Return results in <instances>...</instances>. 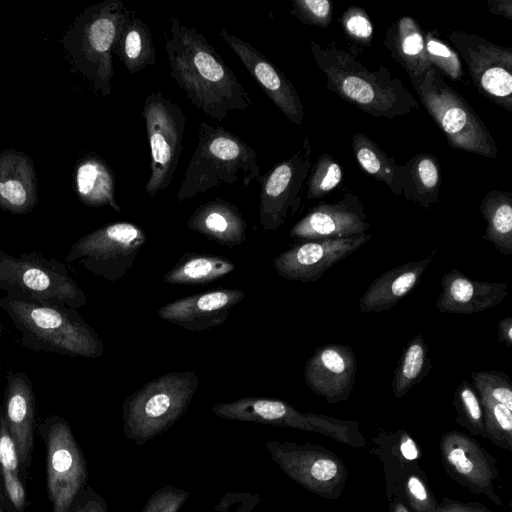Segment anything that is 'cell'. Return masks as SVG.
<instances>
[{"label":"cell","mask_w":512,"mask_h":512,"mask_svg":"<svg viewBox=\"0 0 512 512\" xmlns=\"http://www.w3.org/2000/svg\"><path fill=\"white\" fill-rule=\"evenodd\" d=\"M190 493L182 488L166 485L154 491L142 512H179Z\"/></svg>","instance_id":"obj_42"},{"label":"cell","mask_w":512,"mask_h":512,"mask_svg":"<svg viewBox=\"0 0 512 512\" xmlns=\"http://www.w3.org/2000/svg\"><path fill=\"white\" fill-rule=\"evenodd\" d=\"M310 171L307 182V200L326 196L340 184L343 177L341 166L329 154L320 156Z\"/></svg>","instance_id":"obj_37"},{"label":"cell","mask_w":512,"mask_h":512,"mask_svg":"<svg viewBox=\"0 0 512 512\" xmlns=\"http://www.w3.org/2000/svg\"><path fill=\"white\" fill-rule=\"evenodd\" d=\"M311 145L304 137L299 150L260 176L259 222L263 230L275 231L301 206L304 183L312 167Z\"/></svg>","instance_id":"obj_9"},{"label":"cell","mask_w":512,"mask_h":512,"mask_svg":"<svg viewBox=\"0 0 512 512\" xmlns=\"http://www.w3.org/2000/svg\"><path fill=\"white\" fill-rule=\"evenodd\" d=\"M440 284L435 306L442 313H479L499 305L508 295L506 283L473 280L457 268L446 272Z\"/></svg>","instance_id":"obj_22"},{"label":"cell","mask_w":512,"mask_h":512,"mask_svg":"<svg viewBox=\"0 0 512 512\" xmlns=\"http://www.w3.org/2000/svg\"><path fill=\"white\" fill-rule=\"evenodd\" d=\"M472 386L480 398L492 400L512 410V383L499 370H480L470 373Z\"/></svg>","instance_id":"obj_38"},{"label":"cell","mask_w":512,"mask_h":512,"mask_svg":"<svg viewBox=\"0 0 512 512\" xmlns=\"http://www.w3.org/2000/svg\"><path fill=\"white\" fill-rule=\"evenodd\" d=\"M383 42L411 81L433 68L425 50L423 31L412 17L403 16L392 22Z\"/></svg>","instance_id":"obj_26"},{"label":"cell","mask_w":512,"mask_h":512,"mask_svg":"<svg viewBox=\"0 0 512 512\" xmlns=\"http://www.w3.org/2000/svg\"><path fill=\"white\" fill-rule=\"evenodd\" d=\"M15 444L19 464L27 470L31 464L35 435V402L29 384L19 377L9 381L3 415Z\"/></svg>","instance_id":"obj_24"},{"label":"cell","mask_w":512,"mask_h":512,"mask_svg":"<svg viewBox=\"0 0 512 512\" xmlns=\"http://www.w3.org/2000/svg\"><path fill=\"white\" fill-rule=\"evenodd\" d=\"M312 56L326 77V88L363 112L393 119L419 109L402 80L384 65L370 71L349 52L310 41Z\"/></svg>","instance_id":"obj_2"},{"label":"cell","mask_w":512,"mask_h":512,"mask_svg":"<svg viewBox=\"0 0 512 512\" xmlns=\"http://www.w3.org/2000/svg\"><path fill=\"white\" fill-rule=\"evenodd\" d=\"M0 279L37 299L85 303L83 292L73 280L36 261L8 257L0 264Z\"/></svg>","instance_id":"obj_21"},{"label":"cell","mask_w":512,"mask_h":512,"mask_svg":"<svg viewBox=\"0 0 512 512\" xmlns=\"http://www.w3.org/2000/svg\"><path fill=\"white\" fill-rule=\"evenodd\" d=\"M436 512H492L481 503L468 502L463 503L449 498H443L438 503Z\"/></svg>","instance_id":"obj_47"},{"label":"cell","mask_w":512,"mask_h":512,"mask_svg":"<svg viewBox=\"0 0 512 512\" xmlns=\"http://www.w3.org/2000/svg\"><path fill=\"white\" fill-rule=\"evenodd\" d=\"M259 494L249 492H228L214 507L216 512H252L260 503Z\"/></svg>","instance_id":"obj_44"},{"label":"cell","mask_w":512,"mask_h":512,"mask_svg":"<svg viewBox=\"0 0 512 512\" xmlns=\"http://www.w3.org/2000/svg\"><path fill=\"white\" fill-rule=\"evenodd\" d=\"M260 177L257 152L243 139L221 126L202 121L196 148L176 194L184 202L210 188L241 181L248 187Z\"/></svg>","instance_id":"obj_3"},{"label":"cell","mask_w":512,"mask_h":512,"mask_svg":"<svg viewBox=\"0 0 512 512\" xmlns=\"http://www.w3.org/2000/svg\"><path fill=\"white\" fill-rule=\"evenodd\" d=\"M487 9L494 15L503 16L508 20H512L511 0H488Z\"/></svg>","instance_id":"obj_49"},{"label":"cell","mask_w":512,"mask_h":512,"mask_svg":"<svg viewBox=\"0 0 512 512\" xmlns=\"http://www.w3.org/2000/svg\"><path fill=\"white\" fill-rule=\"evenodd\" d=\"M142 117L150 147V176L145 193L154 197L173 181L183 151L186 117L160 90L146 96Z\"/></svg>","instance_id":"obj_6"},{"label":"cell","mask_w":512,"mask_h":512,"mask_svg":"<svg viewBox=\"0 0 512 512\" xmlns=\"http://www.w3.org/2000/svg\"><path fill=\"white\" fill-rule=\"evenodd\" d=\"M449 40L466 63L478 92L512 112V50L473 33L455 30Z\"/></svg>","instance_id":"obj_10"},{"label":"cell","mask_w":512,"mask_h":512,"mask_svg":"<svg viewBox=\"0 0 512 512\" xmlns=\"http://www.w3.org/2000/svg\"><path fill=\"white\" fill-rule=\"evenodd\" d=\"M497 339L507 348H512V316H506L498 322Z\"/></svg>","instance_id":"obj_48"},{"label":"cell","mask_w":512,"mask_h":512,"mask_svg":"<svg viewBox=\"0 0 512 512\" xmlns=\"http://www.w3.org/2000/svg\"><path fill=\"white\" fill-rule=\"evenodd\" d=\"M433 365L428 345L422 334L415 335L403 349L391 383L396 398L405 397L416 384L424 380Z\"/></svg>","instance_id":"obj_33"},{"label":"cell","mask_w":512,"mask_h":512,"mask_svg":"<svg viewBox=\"0 0 512 512\" xmlns=\"http://www.w3.org/2000/svg\"><path fill=\"white\" fill-rule=\"evenodd\" d=\"M46 447V490L52 512H68L86 486L87 463L69 424L53 418L42 430Z\"/></svg>","instance_id":"obj_7"},{"label":"cell","mask_w":512,"mask_h":512,"mask_svg":"<svg viewBox=\"0 0 512 512\" xmlns=\"http://www.w3.org/2000/svg\"><path fill=\"white\" fill-rule=\"evenodd\" d=\"M126 9L123 1L109 0L95 7L86 21V59L92 78L104 95L110 94L113 77L111 52Z\"/></svg>","instance_id":"obj_20"},{"label":"cell","mask_w":512,"mask_h":512,"mask_svg":"<svg viewBox=\"0 0 512 512\" xmlns=\"http://www.w3.org/2000/svg\"><path fill=\"white\" fill-rule=\"evenodd\" d=\"M455 421L470 434L486 438L483 408L472 384L463 379L456 387L453 398Z\"/></svg>","instance_id":"obj_35"},{"label":"cell","mask_w":512,"mask_h":512,"mask_svg":"<svg viewBox=\"0 0 512 512\" xmlns=\"http://www.w3.org/2000/svg\"><path fill=\"white\" fill-rule=\"evenodd\" d=\"M0 471L8 506L14 512H23L27 506L26 490L20 477L16 447L3 415H0Z\"/></svg>","instance_id":"obj_34"},{"label":"cell","mask_w":512,"mask_h":512,"mask_svg":"<svg viewBox=\"0 0 512 512\" xmlns=\"http://www.w3.org/2000/svg\"><path fill=\"white\" fill-rule=\"evenodd\" d=\"M170 76L188 100L208 117L223 121L230 112L245 111L252 99L236 74L203 34L169 17L165 41Z\"/></svg>","instance_id":"obj_1"},{"label":"cell","mask_w":512,"mask_h":512,"mask_svg":"<svg viewBox=\"0 0 512 512\" xmlns=\"http://www.w3.org/2000/svg\"><path fill=\"white\" fill-rule=\"evenodd\" d=\"M68 512H108L105 499L91 486H85Z\"/></svg>","instance_id":"obj_46"},{"label":"cell","mask_w":512,"mask_h":512,"mask_svg":"<svg viewBox=\"0 0 512 512\" xmlns=\"http://www.w3.org/2000/svg\"><path fill=\"white\" fill-rule=\"evenodd\" d=\"M403 168L402 196L425 209L439 201L441 168L438 159L428 153L410 158Z\"/></svg>","instance_id":"obj_28"},{"label":"cell","mask_w":512,"mask_h":512,"mask_svg":"<svg viewBox=\"0 0 512 512\" xmlns=\"http://www.w3.org/2000/svg\"><path fill=\"white\" fill-rule=\"evenodd\" d=\"M443 465L451 479L475 494H484L493 503L501 500L494 490L499 476L497 461L472 437L452 430L440 440Z\"/></svg>","instance_id":"obj_13"},{"label":"cell","mask_w":512,"mask_h":512,"mask_svg":"<svg viewBox=\"0 0 512 512\" xmlns=\"http://www.w3.org/2000/svg\"><path fill=\"white\" fill-rule=\"evenodd\" d=\"M0 501H1V504H2V506L4 508L5 504H7V502H6L5 493H4V487H3L2 477H1V471H0Z\"/></svg>","instance_id":"obj_51"},{"label":"cell","mask_w":512,"mask_h":512,"mask_svg":"<svg viewBox=\"0 0 512 512\" xmlns=\"http://www.w3.org/2000/svg\"><path fill=\"white\" fill-rule=\"evenodd\" d=\"M145 242L146 234L141 227L130 222H115L77 241L68 259H83L94 273L115 282L133 268Z\"/></svg>","instance_id":"obj_11"},{"label":"cell","mask_w":512,"mask_h":512,"mask_svg":"<svg viewBox=\"0 0 512 512\" xmlns=\"http://www.w3.org/2000/svg\"><path fill=\"white\" fill-rule=\"evenodd\" d=\"M188 229L220 245L233 248L247 239V223L239 208L224 199L201 204L186 221Z\"/></svg>","instance_id":"obj_25"},{"label":"cell","mask_w":512,"mask_h":512,"mask_svg":"<svg viewBox=\"0 0 512 512\" xmlns=\"http://www.w3.org/2000/svg\"><path fill=\"white\" fill-rule=\"evenodd\" d=\"M8 306L18 323L56 350L92 358L103 354L102 341L85 322L51 306L18 300L8 301Z\"/></svg>","instance_id":"obj_12"},{"label":"cell","mask_w":512,"mask_h":512,"mask_svg":"<svg viewBox=\"0 0 512 512\" xmlns=\"http://www.w3.org/2000/svg\"><path fill=\"white\" fill-rule=\"evenodd\" d=\"M266 448L278 467L308 491L325 498H337L341 494L347 469L331 451L316 445L277 440L267 441Z\"/></svg>","instance_id":"obj_8"},{"label":"cell","mask_w":512,"mask_h":512,"mask_svg":"<svg viewBox=\"0 0 512 512\" xmlns=\"http://www.w3.org/2000/svg\"><path fill=\"white\" fill-rule=\"evenodd\" d=\"M77 190L83 201L91 206L108 205L121 211L115 199V180L111 169L101 160L90 158L77 169Z\"/></svg>","instance_id":"obj_32"},{"label":"cell","mask_w":512,"mask_h":512,"mask_svg":"<svg viewBox=\"0 0 512 512\" xmlns=\"http://www.w3.org/2000/svg\"><path fill=\"white\" fill-rule=\"evenodd\" d=\"M423 36L425 50L433 67L452 80L460 79L463 69L457 52L432 31L423 33Z\"/></svg>","instance_id":"obj_39"},{"label":"cell","mask_w":512,"mask_h":512,"mask_svg":"<svg viewBox=\"0 0 512 512\" xmlns=\"http://www.w3.org/2000/svg\"><path fill=\"white\" fill-rule=\"evenodd\" d=\"M235 269L228 258L207 253H186L164 275L163 281L171 285H207L225 277Z\"/></svg>","instance_id":"obj_29"},{"label":"cell","mask_w":512,"mask_h":512,"mask_svg":"<svg viewBox=\"0 0 512 512\" xmlns=\"http://www.w3.org/2000/svg\"><path fill=\"white\" fill-rule=\"evenodd\" d=\"M370 239L371 235L365 233L337 239L303 240L278 254L273 266L283 279L314 283Z\"/></svg>","instance_id":"obj_14"},{"label":"cell","mask_w":512,"mask_h":512,"mask_svg":"<svg viewBox=\"0 0 512 512\" xmlns=\"http://www.w3.org/2000/svg\"><path fill=\"white\" fill-rule=\"evenodd\" d=\"M341 27L345 35L361 46H370L373 40V25L366 11L359 6H350L341 16Z\"/></svg>","instance_id":"obj_40"},{"label":"cell","mask_w":512,"mask_h":512,"mask_svg":"<svg viewBox=\"0 0 512 512\" xmlns=\"http://www.w3.org/2000/svg\"><path fill=\"white\" fill-rule=\"evenodd\" d=\"M219 35L273 104L292 123L301 125L304 107L295 86L286 75L246 40L230 34L224 28L220 29Z\"/></svg>","instance_id":"obj_18"},{"label":"cell","mask_w":512,"mask_h":512,"mask_svg":"<svg viewBox=\"0 0 512 512\" xmlns=\"http://www.w3.org/2000/svg\"><path fill=\"white\" fill-rule=\"evenodd\" d=\"M371 224L360 198L347 192L334 203H319L295 223L292 238L303 240L337 239L365 234Z\"/></svg>","instance_id":"obj_17"},{"label":"cell","mask_w":512,"mask_h":512,"mask_svg":"<svg viewBox=\"0 0 512 512\" xmlns=\"http://www.w3.org/2000/svg\"><path fill=\"white\" fill-rule=\"evenodd\" d=\"M411 83L451 147L491 159L497 157L496 142L488 127L435 67Z\"/></svg>","instance_id":"obj_5"},{"label":"cell","mask_w":512,"mask_h":512,"mask_svg":"<svg viewBox=\"0 0 512 512\" xmlns=\"http://www.w3.org/2000/svg\"><path fill=\"white\" fill-rule=\"evenodd\" d=\"M391 512H410L402 502H394L391 506Z\"/></svg>","instance_id":"obj_50"},{"label":"cell","mask_w":512,"mask_h":512,"mask_svg":"<svg viewBox=\"0 0 512 512\" xmlns=\"http://www.w3.org/2000/svg\"><path fill=\"white\" fill-rule=\"evenodd\" d=\"M437 250L420 260H413L387 270L375 278L359 300L361 313L384 312L397 305L419 283Z\"/></svg>","instance_id":"obj_23"},{"label":"cell","mask_w":512,"mask_h":512,"mask_svg":"<svg viewBox=\"0 0 512 512\" xmlns=\"http://www.w3.org/2000/svg\"><path fill=\"white\" fill-rule=\"evenodd\" d=\"M199 387L193 371H173L144 384L122 404L123 433L138 446L166 432L187 411Z\"/></svg>","instance_id":"obj_4"},{"label":"cell","mask_w":512,"mask_h":512,"mask_svg":"<svg viewBox=\"0 0 512 512\" xmlns=\"http://www.w3.org/2000/svg\"><path fill=\"white\" fill-rule=\"evenodd\" d=\"M352 149L361 168L374 179L383 182L394 194L401 195L403 168L365 134L352 136Z\"/></svg>","instance_id":"obj_31"},{"label":"cell","mask_w":512,"mask_h":512,"mask_svg":"<svg viewBox=\"0 0 512 512\" xmlns=\"http://www.w3.org/2000/svg\"><path fill=\"white\" fill-rule=\"evenodd\" d=\"M289 13L304 24L328 28L332 21V2L292 0Z\"/></svg>","instance_id":"obj_41"},{"label":"cell","mask_w":512,"mask_h":512,"mask_svg":"<svg viewBox=\"0 0 512 512\" xmlns=\"http://www.w3.org/2000/svg\"><path fill=\"white\" fill-rule=\"evenodd\" d=\"M356 373V354L350 345L326 344L307 359L303 377L314 394L336 404L350 397Z\"/></svg>","instance_id":"obj_16"},{"label":"cell","mask_w":512,"mask_h":512,"mask_svg":"<svg viewBox=\"0 0 512 512\" xmlns=\"http://www.w3.org/2000/svg\"><path fill=\"white\" fill-rule=\"evenodd\" d=\"M130 74L156 63V49L150 27L133 9H126L112 48Z\"/></svg>","instance_id":"obj_27"},{"label":"cell","mask_w":512,"mask_h":512,"mask_svg":"<svg viewBox=\"0 0 512 512\" xmlns=\"http://www.w3.org/2000/svg\"><path fill=\"white\" fill-rule=\"evenodd\" d=\"M244 298L240 289H215L169 302L157 310V315L186 330L202 332L224 324Z\"/></svg>","instance_id":"obj_19"},{"label":"cell","mask_w":512,"mask_h":512,"mask_svg":"<svg viewBox=\"0 0 512 512\" xmlns=\"http://www.w3.org/2000/svg\"><path fill=\"white\" fill-rule=\"evenodd\" d=\"M404 491L413 512H436L438 502L426 483L416 474L407 477Z\"/></svg>","instance_id":"obj_43"},{"label":"cell","mask_w":512,"mask_h":512,"mask_svg":"<svg viewBox=\"0 0 512 512\" xmlns=\"http://www.w3.org/2000/svg\"><path fill=\"white\" fill-rule=\"evenodd\" d=\"M480 213L486 222L482 238L504 256L512 255V194L491 190L483 197Z\"/></svg>","instance_id":"obj_30"},{"label":"cell","mask_w":512,"mask_h":512,"mask_svg":"<svg viewBox=\"0 0 512 512\" xmlns=\"http://www.w3.org/2000/svg\"><path fill=\"white\" fill-rule=\"evenodd\" d=\"M480 401L486 438L501 449L512 451V410L489 399Z\"/></svg>","instance_id":"obj_36"},{"label":"cell","mask_w":512,"mask_h":512,"mask_svg":"<svg viewBox=\"0 0 512 512\" xmlns=\"http://www.w3.org/2000/svg\"><path fill=\"white\" fill-rule=\"evenodd\" d=\"M0 199L9 207L20 210L29 203V195L24 185L16 179L0 181Z\"/></svg>","instance_id":"obj_45"},{"label":"cell","mask_w":512,"mask_h":512,"mask_svg":"<svg viewBox=\"0 0 512 512\" xmlns=\"http://www.w3.org/2000/svg\"><path fill=\"white\" fill-rule=\"evenodd\" d=\"M212 413L226 420L294 428L316 432L330 438L334 436V422L331 416L303 413L278 399L241 397L231 402L215 404Z\"/></svg>","instance_id":"obj_15"}]
</instances>
